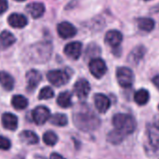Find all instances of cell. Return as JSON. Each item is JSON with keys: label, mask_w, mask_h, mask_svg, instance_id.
<instances>
[{"label": "cell", "mask_w": 159, "mask_h": 159, "mask_svg": "<svg viewBox=\"0 0 159 159\" xmlns=\"http://www.w3.org/2000/svg\"><path fill=\"white\" fill-rule=\"evenodd\" d=\"M52 53L50 42H39L30 46L25 50V60L32 63H44L48 61Z\"/></svg>", "instance_id": "1"}, {"label": "cell", "mask_w": 159, "mask_h": 159, "mask_svg": "<svg viewBox=\"0 0 159 159\" xmlns=\"http://www.w3.org/2000/svg\"><path fill=\"white\" fill-rule=\"evenodd\" d=\"M73 120L75 125L84 131L93 130L100 125L99 118L89 108H83L82 110L75 113Z\"/></svg>", "instance_id": "2"}, {"label": "cell", "mask_w": 159, "mask_h": 159, "mask_svg": "<svg viewBox=\"0 0 159 159\" xmlns=\"http://www.w3.org/2000/svg\"><path fill=\"white\" fill-rule=\"evenodd\" d=\"M113 125L116 129L124 135L132 133L136 129L135 118L127 114H117L113 117Z\"/></svg>", "instance_id": "3"}, {"label": "cell", "mask_w": 159, "mask_h": 159, "mask_svg": "<svg viewBox=\"0 0 159 159\" xmlns=\"http://www.w3.org/2000/svg\"><path fill=\"white\" fill-rule=\"evenodd\" d=\"M47 78L55 87H61L68 82L70 76L66 71L51 70L47 74Z\"/></svg>", "instance_id": "4"}, {"label": "cell", "mask_w": 159, "mask_h": 159, "mask_svg": "<svg viewBox=\"0 0 159 159\" xmlns=\"http://www.w3.org/2000/svg\"><path fill=\"white\" fill-rule=\"evenodd\" d=\"M116 78L119 85L123 88H129L133 84V72L128 67H120L116 71Z\"/></svg>", "instance_id": "5"}, {"label": "cell", "mask_w": 159, "mask_h": 159, "mask_svg": "<svg viewBox=\"0 0 159 159\" xmlns=\"http://www.w3.org/2000/svg\"><path fill=\"white\" fill-rule=\"evenodd\" d=\"M89 67L90 73L96 78L102 77L105 75L106 71H107V67H106V64H105L104 61H102V59H99V58L91 60L90 62H89Z\"/></svg>", "instance_id": "6"}, {"label": "cell", "mask_w": 159, "mask_h": 159, "mask_svg": "<svg viewBox=\"0 0 159 159\" xmlns=\"http://www.w3.org/2000/svg\"><path fill=\"white\" fill-rule=\"evenodd\" d=\"M32 117L36 125H43L50 119V112L46 106H38L33 110Z\"/></svg>", "instance_id": "7"}, {"label": "cell", "mask_w": 159, "mask_h": 159, "mask_svg": "<svg viewBox=\"0 0 159 159\" xmlns=\"http://www.w3.org/2000/svg\"><path fill=\"white\" fill-rule=\"evenodd\" d=\"M147 137L148 143L151 149L159 153V128L156 125H149L147 128Z\"/></svg>", "instance_id": "8"}, {"label": "cell", "mask_w": 159, "mask_h": 159, "mask_svg": "<svg viewBox=\"0 0 159 159\" xmlns=\"http://www.w3.org/2000/svg\"><path fill=\"white\" fill-rule=\"evenodd\" d=\"M57 32H58L59 35L63 39L72 38L77 33L76 28L72 23H70L68 21H62V22L59 23L57 26Z\"/></svg>", "instance_id": "9"}, {"label": "cell", "mask_w": 159, "mask_h": 159, "mask_svg": "<svg viewBox=\"0 0 159 159\" xmlns=\"http://www.w3.org/2000/svg\"><path fill=\"white\" fill-rule=\"evenodd\" d=\"M74 91L80 100H83L88 97L90 91V85L86 79H79L74 86Z\"/></svg>", "instance_id": "10"}, {"label": "cell", "mask_w": 159, "mask_h": 159, "mask_svg": "<svg viewBox=\"0 0 159 159\" xmlns=\"http://www.w3.org/2000/svg\"><path fill=\"white\" fill-rule=\"evenodd\" d=\"M81 52L82 44L80 42H71L64 47V54L73 60H77L81 55Z\"/></svg>", "instance_id": "11"}, {"label": "cell", "mask_w": 159, "mask_h": 159, "mask_svg": "<svg viewBox=\"0 0 159 159\" xmlns=\"http://www.w3.org/2000/svg\"><path fill=\"white\" fill-rule=\"evenodd\" d=\"M41 79H42V75L40 72H38L37 70L32 69L28 71L26 73V82H27L28 89L30 90L34 89L40 83Z\"/></svg>", "instance_id": "12"}, {"label": "cell", "mask_w": 159, "mask_h": 159, "mask_svg": "<svg viewBox=\"0 0 159 159\" xmlns=\"http://www.w3.org/2000/svg\"><path fill=\"white\" fill-rule=\"evenodd\" d=\"M8 24L13 28H23L27 25L28 20L27 18L20 13H12L7 18Z\"/></svg>", "instance_id": "13"}, {"label": "cell", "mask_w": 159, "mask_h": 159, "mask_svg": "<svg viewBox=\"0 0 159 159\" xmlns=\"http://www.w3.org/2000/svg\"><path fill=\"white\" fill-rule=\"evenodd\" d=\"M45 6L42 3L39 2H33L30 3L26 6V11L34 18V19H38L43 16L45 13Z\"/></svg>", "instance_id": "14"}, {"label": "cell", "mask_w": 159, "mask_h": 159, "mask_svg": "<svg viewBox=\"0 0 159 159\" xmlns=\"http://www.w3.org/2000/svg\"><path fill=\"white\" fill-rule=\"evenodd\" d=\"M104 40L109 46H111L113 48H116L121 44V42L123 40V35L119 31L111 30V31L107 32V34H105Z\"/></svg>", "instance_id": "15"}, {"label": "cell", "mask_w": 159, "mask_h": 159, "mask_svg": "<svg viewBox=\"0 0 159 159\" xmlns=\"http://www.w3.org/2000/svg\"><path fill=\"white\" fill-rule=\"evenodd\" d=\"M94 103L97 110L102 114L105 113L111 105L110 100L104 94H101V93L96 94L94 96Z\"/></svg>", "instance_id": "16"}, {"label": "cell", "mask_w": 159, "mask_h": 159, "mask_svg": "<svg viewBox=\"0 0 159 159\" xmlns=\"http://www.w3.org/2000/svg\"><path fill=\"white\" fill-rule=\"evenodd\" d=\"M2 125L8 130H15L18 127V118L11 113H5L2 116Z\"/></svg>", "instance_id": "17"}, {"label": "cell", "mask_w": 159, "mask_h": 159, "mask_svg": "<svg viewBox=\"0 0 159 159\" xmlns=\"http://www.w3.org/2000/svg\"><path fill=\"white\" fill-rule=\"evenodd\" d=\"M16 41L15 36L8 31H3L0 34V49L4 50L11 47Z\"/></svg>", "instance_id": "18"}, {"label": "cell", "mask_w": 159, "mask_h": 159, "mask_svg": "<svg viewBox=\"0 0 159 159\" xmlns=\"http://www.w3.org/2000/svg\"><path fill=\"white\" fill-rule=\"evenodd\" d=\"M144 54H145V48L143 46H139V47H136L134 49H132V51L129 55L128 60L130 63L137 64L143 58Z\"/></svg>", "instance_id": "19"}, {"label": "cell", "mask_w": 159, "mask_h": 159, "mask_svg": "<svg viewBox=\"0 0 159 159\" xmlns=\"http://www.w3.org/2000/svg\"><path fill=\"white\" fill-rule=\"evenodd\" d=\"M20 138L22 143H24L26 144H30V145L36 144L39 141L38 136L31 130H23L20 134Z\"/></svg>", "instance_id": "20"}, {"label": "cell", "mask_w": 159, "mask_h": 159, "mask_svg": "<svg viewBox=\"0 0 159 159\" xmlns=\"http://www.w3.org/2000/svg\"><path fill=\"white\" fill-rule=\"evenodd\" d=\"M14 78L8 73L4 71L0 72V84L5 89L11 90L14 88Z\"/></svg>", "instance_id": "21"}, {"label": "cell", "mask_w": 159, "mask_h": 159, "mask_svg": "<svg viewBox=\"0 0 159 159\" xmlns=\"http://www.w3.org/2000/svg\"><path fill=\"white\" fill-rule=\"evenodd\" d=\"M57 103L61 108H68L72 105V94L69 91H63L60 93L57 98Z\"/></svg>", "instance_id": "22"}, {"label": "cell", "mask_w": 159, "mask_h": 159, "mask_svg": "<svg viewBox=\"0 0 159 159\" xmlns=\"http://www.w3.org/2000/svg\"><path fill=\"white\" fill-rule=\"evenodd\" d=\"M11 104L16 110H23L27 107L28 101L22 95H15L11 99Z\"/></svg>", "instance_id": "23"}, {"label": "cell", "mask_w": 159, "mask_h": 159, "mask_svg": "<svg viewBox=\"0 0 159 159\" xmlns=\"http://www.w3.org/2000/svg\"><path fill=\"white\" fill-rule=\"evenodd\" d=\"M137 23L139 28L145 32H151L155 27V21L151 18H140L137 20Z\"/></svg>", "instance_id": "24"}, {"label": "cell", "mask_w": 159, "mask_h": 159, "mask_svg": "<svg viewBox=\"0 0 159 159\" xmlns=\"http://www.w3.org/2000/svg\"><path fill=\"white\" fill-rule=\"evenodd\" d=\"M150 99L149 92L146 89H140L134 95V100L139 105H144L148 102Z\"/></svg>", "instance_id": "25"}, {"label": "cell", "mask_w": 159, "mask_h": 159, "mask_svg": "<svg viewBox=\"0 0 159 159\" xmlns=\"http://www.w3.org/2000/svg\"><path fill=\"white\" fill-rule=\"evenodd\" d=\"M50 123L58 127H63L67 125L68 118L63 114H55L52 116H50Z\"/></svg>", "instance_id": "26"}, {"label": "cell", "mask_w": 159, "mask_h": 159, "mask_svg": "<svg viewBox=\"0 0 159 159\" xmlns=\"http://www.w3.org/2000/svg\"><path fill=\"white\" fill-rule=\"evenodd\" d=\"M43 142L48 146H54L58 142V136L53 131H47L43 135Z\"/></svg>", "instance_id": "27"}, {"label": "cell", "mask_w": 159, "mask_h": 159, "mask_svg": "<svg viewBox=\"0 0 159 159\" xmlns=\"http://www.w3.org/2000/svg\"><path fill=\"white\" fill-rule=\"evenodd\" d=\"M54 96V91L50 87H45L43 88L38 95V98L40 100H48V99H51Z\"/></svg>", "instance_id": "28"}, {"label": "cell", "mask_w": 159, "mask_h": 159, "mask_svg": "<svg viewBox=\"0 0 159 159\" xmlns=\"http://www.w3.org/2000/svg\"><path fill=\"white\" fill-rule=\"evenodd\" d=\"M125 137V135L123 134V133H121L120 131H118V130H114V131H112L110 134H109V136H108V138H109V141L111 142V143H120L122 140H123V138Z\"/></svg>", "instance_id": "29"}, {"label": "cell", "mask_w": 159, "mask_h": 159, "mask_svg": "<svg viewBox=\"0 0 159 159\" xmlns=\"http://www.w3.org/2000/svg\"><path fill=\"white\" fill-rule=\"evenodd\" d=\"M11 146V143L10 141L4 137V136H0V149L1 150H8Z\"/></svg>", "instance_id": "30"}, {"label": "cell", "mask_w": 159, "mask_h": 159, "mask_svg": "<svg viewBox=\"0 0 159 159\" xmlns=\"http://www.w3.org/2000/svg\"><path fill=\"white\" fill-rule=\"evenodd\" d=\"M7 9V1L0 0V15L3 14Z\"/></svg>", "instance_id": "31"}, {"label": "cell", "mask_w": 159, "mask_h": 159, "mask_svg": "<svg viewBox=\"0 0 159 159\" xmlns=\"http://www.w3.org/2000/svg\"><path fill=\"white\" fill-rule=\"evenodd\" d=\"M50 159H65V158H63L61 155H59V154H57V153H53V154H51V156H50Z\"/></svg>", "instance_id": "32"}, {"label": "cell", "mask_w": 159, "mask_h": 159, "mask_svg": "<svg viewBox=\"0 0 159 159\" xmlns=\"http://www.w3.org/2000/svg\"><path fill=\"white\" fill-rule=\"evenodd\" d=\"M153 83L155 84V86H156L157 88H158L159 89V75H156V76L153 78Z\"/></svg>", "instance_id": "33"}, {"label": "cell", "mask_w": 159, "mask_h": 159, "mask_svg": "<svg viewBox=\"0 0 159 159\" xmlns=\"http://www.w3.org/2000/svg\"><path fill=\"white\" fill-rule=\"evenodd\" d=\"M15 1H18V2H21V1H25V0H15Z\"/></svg>", "instance_id": "34"}, {"label": "cell", "mask_w": 159, "mask_h": 159, "mask_svg": "<svg viewBox=\"0 0 159 159\" xmlns=\"http://www.w3.org/2000/svg\"><path fill=\"white\" fill-rule=\"evenodd\" d=\"M145 1H149V0H145Z\"/></svg>", "instance_id": "35"}, {"label": "cell", "mask_w": 159, "mask_h": 159, "mask_svg": "<svg viewBox=\"0 0 159 159\" xmlns=\"http://www.w3.org/2000/svg\"><path fill=\"white\" fill-rule=\"evenodd\" d=\"M158 109H159V106H158Z\"/></svg>", "instance_id": "36"}]
</instances>
